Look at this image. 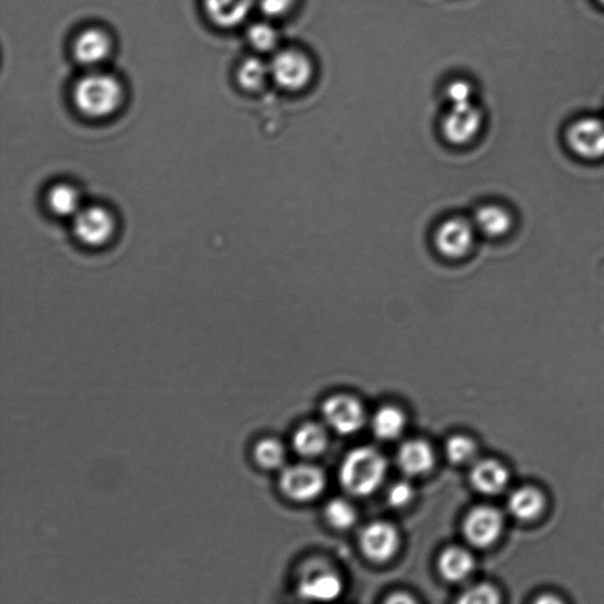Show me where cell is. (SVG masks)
I'll list each match as a JSON object with an SVG mask.
<instances>
[{
	"label": "cell",
	"mask_w": 604,
	"mask_h": 604,
	"mask_svg": "<svg viewBox=\"0 0 604 604\" xmlns=\"http://www.w3.org/2000/svg\"><path fill=\"white\" fill-rule=\"evenodd\" d=\"M124 95L123 85L117 77L95 69L77 81L72 98L82 115L102 120L121 109Z\"/></svg>",
	"instance_id": "1"
},
{
	"label": "cell",
	"mask_w": 604,
	"mask_h": 604,
	"mask_svg": "<svg viewBox=\"0 0 604 604\" xmlns=\"http://www.w3.org/2000/svg\"><path fill=\"white\" fill-rule=\"evenodd\" d=\"M387 462L382 452L363 446L349 452L340 468V482L354 496H369L384 482Z\"/></svg>",
	"instance_id": "2"
},
{
	"label": "cell",
	"mask_w": 604,
	"mask_h": 604,
	"mask_svg": "<svg viewBox=\"0 0 604 604\" xmlns=\"http://www.w3.org/2000/svg\"><path fill=\"white\" fill-rule=\"evenodd\" d=\"M564 143L577 160L588 163L604 161V118H577L564 131Z\"/></svg>",
	"instance_id": "3"
},
{
	"label": "cell",
	"mask_w": 604,
	"mask_h": 604,
	"mask_svg": "<svg viewBox=\"0 0 604 604\" xmlns=\"http://www.w3.org/2000/svg\"><path fill=\"white\" fill-rule=\"evenodd\" d=\"M269 67H271L272 80L288 93L305 90L314 77L312 59L305 52L297 49L275 52Z\"/></svg>",
	"instance_id": "4"
},
{
	"label": "cell",
	"mask_w": 604,
	"mask_h": 604,
	"mask_svg": "<svg viewBox=\"0 0 604 604\" xmlns=\"http://www.w3.org/2000/svg\"><path fill=\"white\" fill-rule=\"evenodd\" d=\"M477 229L472 220L451 216L436 228L433 244L446 259L459 260L468 256L475 246Z\"/></svg>",
	"instance_id": "5"
},
{
	"label": "cell",
	"mask_w": 604,
	"mask_h": 604,
	"mask_svg": "<svg viewBox=\"0 0 604 604\" xmlns=\"http://www.w3.org/2000/svg\"><path fill=\"white\" fill-rule=\"evenodd\" d=\"M74 233L78 241L89 247H102L113 239L116 231V219L108 208L103 206L83 207L72 219Z\"/></svg>",
	"instance_id": "6"
},
{
	"label": "cell",
	"mask_w": 604,
	"mask_h": 604,
	"mask_svg": "<svg viewBox=\"0 0 604 604\" xmlns=\"http://www.w3.org/2000/svg\"><path fill=\"white\" fill-rule=\"evenodd\" d=\"M483 123L482 110L474 102L450 105V110L442 122L444 139L453 146H466L476 140Z\"/></svg>",
	"instance_id": "7"
},
{
	"label": "cell",
	"mask_w": 604,
	"mask_h": 604,
	"mask_svg": "<svg viewBox=\"0 0 604 604\" xmlns=\"http://www.w3.org/2000/svg\"><path fill=\"white\" fill-rule=\"evenodd\" d=\"M282 494L295 502H310L323 494L326 485L324 472L317 466L298 464L288 466L279 479Z\"/></svg>",
	"instance_id": "8"
},
{
	"label": "cell",
	"mask_w": 604,
	"mask_h": 604,
	"mask_svg": "<svg viewBox=\"0 0 604 604\" xmlns=\"http://www.w3.org/2000/svg\"><path fill=\"white\" fill-rule=\"evenodd\" d=\"M365 410L357 398L338 395L328 398L323 405V417L333 431L349 436L363 428Z\"/></svg>",
	"instance_id": "9"
},
{
	"label": "cell",
	"mask_w": 604,
	"mask_h": 604,
	"mask_svg": "<svg viewBox=\"0 0 604 604\" xmlns=\"http://www.w3.org/2000/svg\"><path fill=\"white\" fill-rule=\"evenodd\" d=\"M503 517L495 508L483 505L472 509L464 521L466 540L477 548H488L498 541L503 531Z\"/></svg>",
	"instance_id": "10"
},
{
	"label": "cell",
	"mask_w": 604,
	"mask_h": 604,
	"mask_svg": "<svg viewBox=\"0 0 604 604\" xmlns=\"http://www.w3.org/2000/svg\"><path fill=\"white\" fill-rule=\"evenodd\" d=\"M113 51V38L102 28L84 29L72 44V55L76 62L91 70L107 62Z\"/></svg>",
	"instance_id": "11"
},
{
	"label": "cell",
	"mask_w": 604,
	"mask_h": 604,
	"mask_svg": "<svg viewBox=\"0 0 604 604\" xmlns=\"http://www.w3.org/2000/svg\"><path fill=\"white\" fill-rule=\"evenodd\" d=\"M363 553L374 562H386L396 555L399 548L398 531L392 524L374 522L360 535Z\"/></svg>",
	"instance_id": "12"
},
{
	"label": "cell",
	"mask_w": 604,
	"mask_h": 604,
	"mask_svg": "<svg viewBox=\"0 0 604 604\" xmlns=\"http://www.w3.org/2000/svg\"><path fill=\"white\" fill-rule=\"evenodd\" d=\"M472 222L477 233L485 238L498 240L508 236L515 227V216L500 203H485L476 209Z\"/></svg>",
	"instance_id": "13"
},
{
	"label": "cell",
	"mask_w": 604,
	"mask_h": 604,
	"mask_svg": "<svg viewBox=\"0 0 604 604\" xmlns=\"http://www.w3.org/2000/svg\"><path fill=\"white\" fill-rule=\"evenodd\" d=\"M209 21L221 29H233L246 22L256 0H202Z\"/></svg>",
	"instance_id": "14"
},
{
	"label": "cell",
	"mask_w": 604,
	"mask_h": 604,
	"mask_svg": "<svg viewBox=\"0 0 604 604\" xmlns=\"http://www.w3.org/2000/svg\"><path fill=\"white\" fill-rule=\"evenodd\" d=\"M341 593H343V582L338 574L327 569L312 571L299 583L300 596L312 601H334Z\"/></svg>",
	"instance_id": "15"
},
{
	"label": "cell",
	"mask_w": 604,
	"mask_h": 604,
	"mask_svg": "<svg viewBox=\"0 0 604 604\" xmlns=\"http://www.w3.org/2000/svg\"><path fill=\"white\" fill-rule=\"evenodd\" d=\"M471 484L483 495L494 496L501 494L509 483L508 470L494 459H483L472 468Z\"/></svg>",
	"instance_id": "16"
},
{
	"label": "cell",
	"mask_w": 604,
	"mask_h": 604,
	"mask_svg": "<svg viewBox=\"0 0 604 604\" xmlns=\"http://www.w3.org/2000/svg\"><path fill=\"white\" fill-rule=\"evenodd\" d=\"M400 470L407 476H423L435 465V453L424 441H409L400 446L397 455Z\"/></svg>",
	"instance_id": "17"
},
{
	"label": "cell",
	"mask_w": 604,
	"mask_h": 604,
	"mask_svg": "<svg viewBox=\"0 0 604 604\" xmlns=\"http://www.w3.org/2000/svg\"><path fill=\"white\" fill-rule=\"evenodd\" d=\"M475 568L474 557L461 547L445 549L438 560L439 573L446 581L462 582L470 576Z\"/></svg>",
	"instance_id": "18"
},
{
	"label": "cell",
	"mask_w": 604,
	"mask_h": 604,
	"mask_svg": "<svg viewBox=\"0 0 604 604\" xmlns=\"http://www.w3.org/2000/svg\"><path fill=\"white\" fill-rule=\"evenodd\" d=\"M510 514L523 522L534 521L546 508V498L536 488L517 489L509 498Z\"/></svg>",
	"instance_id": "19"
},
{
	"label": "cell",
	"mask_w": 604,
	"mask_h": 604,
	"mask_svg": "<svg viewBox=\"0 0 604 604\" xmlns=\"http://www.w3.org/2000/svg\"><path fill=\"white\" fill-rule=\"evenodd\" d=\"M48 206L59 218L74 219L83 208L81 192L70 183H57L49 190Z\"/></svg>",
	"instance_id": "20"
},
{
	"label": "cell",
	"mask_w": 604,
	"mask_h": 604,
	"mask_svg": "<svg viewBox=\"0 0 604 604\" xmlns=\"http://www.w3.org/2000/svg\"><path fill=\"white\" fill-rule=\"evenodd\" d=\"M295 451L302 457L313 458L323 455L328 437L323 426L315 423L302 425L293 438Z\"/></svg>",
	"instance_id": "21"
},
{
	"label": "cell",
	"mask_w": 604,
	"mask_h": 604,
	"mask_svg": "<svg viewBox=\"0 0 604 604\" xmlns=\"http://www.w3.org/2000/svg\"><path fill=\"white\" fill-rule=\"evenodd\" d=\"M236 80L248 93H256L264 89L267 82L272 80L271 67L258 57L246 58L236 71Z\"/></svg>",
	"instance_id": "22"
},
{
	"label": "cell",
	"mask_w": 604,
	"mask_h": 604,
	"mask_svg": "<svg viewBox=\"0 0 604 604\" xmlns=\"http://www.w3.org/2000/svg\"><path fill=\"white\" fill-rule=\"evenodd\" d=\"M405 426V415L395 406L382 407L372 419L374 435L383 441H393L402 436Z\"/></svg>",
	"instance_id": "23"
},
{
	"label": "cell",
	"mask_w": 604,
	"mask_h": 604,
	"mask_svg": "<svg viewBox=\"0 0 604 604\" xmlns=\"http://www.w3.org/2000/svg\"><path fill=\"white\" fill-rule=\"evenodd\" d=\"M253 462L262 470H277L285 463L286 451L278 439L266 437L252 446Z\"/></svg>",
	"instance_id": "24"
},
{
	"label": "cell",
	"mask_w": 604,
	"mask_h": 604,
	"mask_svg": "<svg viewBox=\"0 0 604 604\" xmlns=\"http://www.w3.org/2000/svg\"><path fill=\"white\" fill-rule=\"evenodd\" d=\"M247 39L252 47L262 54L277 51L279 48V32L267 22H258L249 26Z\"/></svg>",
	"instance_id": "25"
},
{
	"label": "cell",
	"mask_w": 604,
	"mask_h": 604,
	"mask_svg": "<svg viewBox=\"0 0 604 604\" xmlns=\"http://www.w3.org/2000/svg\"><path fill=\"white\" fill-rule=\"evenodd\" d=\"M325 515L328 523L338 530H347L357 521V511L343 498H336L327 504Z\"/></svg>",
	"instance_id": "26"
},
{
	"label": "cell",
	"mask_w": 604,
	"mask_h": 604,
	"mask_svg": "<svg viewBox=\"0 0 604 604\" xmlns=\"http://www.w3.org/2000/svg\"><path fill=\"white\" fill-rule=\"evenodd\" d=\"M477 455V445L470 437L453 436L446 443V456L453 464H468Z\"/></svg>",
	"instance_id": "27"
},
{
	"label": "cell",
	"mask_w": 604,
	"mask_h": 604,
	"mask_svg": "<svg viewBox=\"0 0 604 604\" xmlns=\"http://www.w3.org/2000/svg\"><path fill=\"white\" fill-rule=\"evenodd\" d=\"M462 604H496L500 602V594L490 584H477L464 592L458 600Z\"/></svg>",
	"instance_id": "28"
},
{
	"label": "cell",
	"mask_w": 604,
	"mask_h": 604,
	"mask_svg": "<svg viewBox=\"0 0 604 604\" xmlns=\"http://www.w3.org/2000/svg\"><path fill=\"white\" fill-rule=\"evenodd\" d=\"M450 105L474 102L475 90L472 84L464 80L451 82L445 90Z\"/></svg>",
	"instance_id": "29"
},
{
	"label": "cell",
	"mask_w": 604,
	"mask_h": 604,
	"mask_svg": "<svg viewBox=\"0 0 604 604\" xmlns=\"http://www.w3.org/2000/svg\"><path fill=\"white\" fill-rule=\"evenodd\" d=\"M298 0H256V5L268 18H284L295 8Z\"/></svg>",
	"instance_id": "30"
},
{
	"label": "cell",
	"mask_w": 604,
	"mask_h": 604,
	"mask_svg": "<svg viewBox=\"0 0 604 604\" xmlns=\"http://www.w3.org/2000/svg\"><path fill=\"white\" fill-rule=\"evenodd\" d=\"M415 496V489L409 482L402 481L393 484L387 495V500L395 508H403L409 504Z\"/></svg>",
	"instance_id": "31"
},
{
	"label": "cell",
	"mask_w": 604,
	"mask_h": 604,
	"mask_svg": "<svg viewBox=\"0 0 604 604\" xmlns=\"http://www.w3.org/2000/svg\"><path fill=\"white\" fill-rule=\"evenodd\" d=\"M391 602H412V599H409V597L405 596L404 594H400L398 596L393 597V599L390 600Z\"/></svg>",
	"instance_id": "32"
},
{
	"label": "cell",
	"mask_w": 604,
	"mask_h": 604,
	"mask_svg": "<svg viewBox=\"0 0 604 604\" xmlns=\"http://www.w3.org/2000/svg\"><path fill=\"white\" fill-rule=\"evenodd\" d=\"M597 3H599L600 5H602L603 8H604V0H597Z\"/></svg>",
	"instance_id": "33"
}]
</instances>
